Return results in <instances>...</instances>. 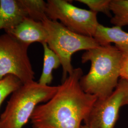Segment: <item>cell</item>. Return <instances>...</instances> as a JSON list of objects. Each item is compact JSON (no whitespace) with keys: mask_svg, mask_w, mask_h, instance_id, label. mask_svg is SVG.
<instances>
[{"mask_svg":"<svg viewBox=\"0 0 128 128\" xmlns=\"http://www.w3.org/2000/svg\"><path fill=\"white\" fill-rule=\"evenodd\" d=\"M82 69H74L55 95L37 106L30 118L33 128H81L97 100L84 91L80 84Z\"/></svg>","mask_w":128,"mask_h":128,"instance_id":"cell-1","label":"cell"},{"mask_svg":"<svg viewBox=\"0 0 128 128\" xmlns=\"http://www.w3.org/2000/svg\"><path fill=\"white\" fill-rule=\"evenodd\" d=\"M123 58L122 53L111 44L99 46L84 52L82 62L90 61L91 68L80 80L82 90L96 96L98 100L110 96L118 84Z\"/></svg>","mask_w":128,"mask_h":128,"instance_id":"cell-2","label":"cell"},{"mask_svg":"<svg viewBox=\"0 0 128 128\" xmlns=\"http://www.w3.org/2000/svg\"><path fill=\"white\" fill-rule=\"evenodd\" d=\"M58 86H43L34 81L22 84L12 94L0 115V128H22L37 106L54 96Z\"/></svg>","mask_w":128,"mask_h":128,"instance_id":"cell-3","label":"cell"},{"mask_svg":"<svg viewBox=\"0 0 128 128\" xmlns=\"http://www.w3.org/2000/svg\"><path fill=\"white\" fill-rule=\"evenodd\" d=\"M42 22L48 33L46 43L60 60L63 68L62 82L73 71L71 58L74 53L100 45L94 38L73 32L58 21L46 18Z\"/></svg>","mask_w":128,"mask_h":128,"instance_id":"cell-4","label":"cell"},{"mask_svg":"<svg viewBox=\"0 0 128 128\" xmlns=\"http://www.w3.org/2000/svg\"><path fill=\"white\" fill-rule=\"evenodd\" d=\"M29 46L6 33L0 35V80L13 75L22 84L34 81L35 72L28 54Z\"/></svg>","mask_w":128,"mask_h":128,"instance_id":"cell-5","label":"cell"},{"mask_svg":"<svg viewBox=\"0 0 128 128\" xmlns=\"http://www.w3.org/2000/svg\"><path fill=\"white\" fill-rule=\"evenodd\" d=\"M97 13L81 9L72 4L68 0H48L46 14L52 20L60 23L72 32L94 38L100 24Z\"/></svg>","mask_w":128,"mask_h":128,"instance_id":"cell-6","label":"cell"},{"mask_svg":"<svg viewBox=\"0 0 128 128\" xmlns=\"http://www.w3.org/2000/svg\"><path fill=\"white\" fill-rule=\"evenodd\" d=\"M128 92V81L120 78L111 95L105 99L97 100L84 120V125L89 128H114Z\"/></svg>","mask_w":128,"mask_h":128,"instance_id":"cell-7","label":"cell"},{"mask_svg":"<svg viewBox=\"0 0 128 128\" xmlns=\"http://www.w3.org/2000/svg\"><path fill=\"white\" fill-rule=\"evenodd\" d=\"M22 43H46L48 33L43 23L26 17L14 28L5 32Z\"/></svg>","mask_w":128,"mask_h":128,"instance_id":"cell-8","label":"cell"},{"mask_svg":"<svg viewBox=\"0 0 128 128\" xmlns=\"http://www.w3.org/2000/svg\"><path fill=\"white\" fill-rule=\"evenodd\" d=\"M28 17L21 0H0V30H10Z\"/></svg>","mask_w":128,"mask_h":128,"instance_id":"cell-9","label":"cell"},{"mask_svg":"<svg viewBox=\"0 0 128 128\" xmlns=\"http://www.w3.org/2000/svg\"><path fill=\"white\" fill-rule=\"evenodd\" d=\"M94 38L100 46L114 43L124 56H128V32L118 26L108 27L99 24Z\"/></svg>","mask_w":128,"mask_h":128,"instance_id":"cell-10","label":"cell"},{"mask_svg":"<svg viewBox=\"0 0 128 128\" xmlns=\"http://www.w3.org/2000/svg\"><path fill=\"white\" fill-rule=\"evenodd\" d=\"M42 45L44 49L43 67L38 83L43 86H50L53 78L52 71L60 67L61 62L58 56L46 43Z\"/></svg>","mask_w":128,"mask_h":128,"instance_id":"cell-11","label":"cell"},{"mask_svg":"<svg viewBox=\"0 0 128 128\" xmlns=\"http://www.w3.org/2000/svg\"><path fill=\"white\" fill-rule=\"evenodd\" d=\"M110 10L114 14L110 23L121 28L128 25V0H111Z\"/></svg>","mask_w":128,"mask_h":128,"instance_id":"cell-12","label":"cell"},{"mask_svg":"<svg viewBox=\"0 0 128 128\" xmlns=\"http://www.w3.org/2000/svg\"><path fill=\"white\" fill-rule=\"evenodd\" d=\"M28 17L42 22L48 18L46 14V2L43 0H21Z\"/></svg>","mask_w":128,"mask_h":128,"instance_id":"cell-13","label":"cell"},{"mask_svg":"<svg viewBox=\"0 0 128 128\" xmlns=\"http://www.w3.org/2000/svg\"><path fill=\"white\" fill-rule=\"evenodd\" d=\"M22 84L18 78L8 75L0 80V108L5 99Z\"/></svg>","mask_w":128,"mask_h":128,"instance_id":"cell-14","label":"cell"},{"mask_svg":"<svg viewBox=\"0 0 128 128\" xmlns=\"http://www.w3.org/2000/svg\"><path fill=\"white\" fill-rule=\"evenodd\" d=\"M80 3L86 5L92 12H98L105 14L109 17H112L110 10V3L111 0H77Z\"/></svg>","mask_w":128,"mask_h":128,"instance_id":"cell-15","label":"cell"},{"mask_svg":"<svg viewBox=\"0 0 128 128\" xmlns=\"http://www.w3.org/2000/svg\"><path fill=\"white\" fill-rule=\"evenodd\" d=\"M120 78L128 82V56H124L120 70Z\"/></svg>","mask_w":128,"mask_h":128,"instance_id":"cell-16","label":"cell"},{"mask_svg":"<svg viewBox=\"0 0 128 128\" xmlns=\"http://www.w3.org/2000/svg\"><path fill=\"white\" fill-rule=\"evenodd\" d=\"M128 105V92L124 98L123 102H122V106L124 105Z\"/></svg>","mask_w":128,"mask_h":128,"instance_id":"cell-17","label":"cell"},{"mask_svg":"<svg viewBox=\"0 0 128 128\" xmlns=\"http://www.w3.org/2000/svg\"><path fill=\"white\" fill-rule=\"evenodd\" d=\"M81 128H89L88 126H86V125H82L81 126Z\"/></svg>","mask_w":128,"mask_h":128,"instance_id":"cell-18","label":"cell"}]
</instances>
